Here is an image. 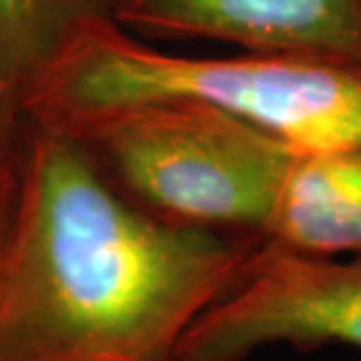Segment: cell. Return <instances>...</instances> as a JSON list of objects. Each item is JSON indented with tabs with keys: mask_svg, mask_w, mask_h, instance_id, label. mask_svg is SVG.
Wrapping results in <instances>:
<instances>
[{
	"mask_svg": "<svg viewBox=\"0 0 361 361\" xmlns=\"http://www.w3.org/2000/svg\"><path fill=\"white\" fill-rule=\"evenodd\" d=\"M61 137L153 219L261 243L289 161L287 142L211 104L155 99L111 109Z\"/></svg>",
	"mask_w": 361,
	"mask_h": 361,
	"instance_id": "3",
	"label": "cell"
},
{
	"mask_svg": "<svg viewBox=\"0 0 361 361\" xmlns=\"http://www.w3.org/2000/svg\"><path fill=\"white\" fill-rule=\"evenodd\" d=\"M331 343L361 349V255L315 257L257 243L237 283L185 331L175 361H247L269 345Z\"/></svg>",
	"mask_w": 361,
	"mask_h": 361,
	"instance_id": "4",
	"label": "cell"
},
{
	"mask_svg": "<svg viewBox=\"0 0 361 361\" xmlns=\"http://www.w3.org/2000/svg\"><path fill=\"white\" fill-rule=\"evenodd\" d=\"M99 16H109V0H0V85L13 103L52 49Z\"/></svg>",
	"mask_w": 361,
	"mask_h": 361,
	"instance_id": "7",
	"label": "cell"
},
{
	"mask_svg": "<svg viewBox=\"0 0 361 361\" xmlns=\"http://www.w3.org/2000/svg\"><path fill=\"white\" fill-rule=\"evenodd\" d=\"M109 18L149 42L209 40L361 63V0H109Z\"/></svg>",
	"mask_w": 361,
	"mask_h": 361,
	"instance_id": "5",
	"label": "cell"
},
{
	"mask_svg": "<svg viewBox=\"0 0 361 361\" xmlns=\"http://www.w3.org/2000/svg\"><path fill=\"white\" fill-rule=\"evenodd\" d=\"M261 243L315 257L361 255V151H295Z\"/></svg>",
	"mask_w": 361,
	"mask_h": 361,
	"instance_id": "6",
	"label": "cell"
},
{
	"mask_svg": "<svg viewBox=\"0 0 361 361\" xmlns=\"http://www.w3.org/2000/svg\"><path fill=\"white\" fill-rule=\"evenodd\" d=\"M25 163V123L16 106L0 111V251L6 243L20 195Z\"/></svg>",
	"mask_w": 361,
	"mask_h": 361,
	"instance_id": "8",
	"label": "cell"
},
{
	"mask_svg": "<svg viewBox=\"0 0 361 361\" xmlns=\"http://www.w3.org/2000/svg\"><path fill=\"white\" fill-rule=\"evenodd\" d=\"M255 245L145 215L71 139L25 125L0 251V361H175Z\"/></svg>",
	"mask_w": 361,
	"mask_h": 361,
	"instance_id": "1",
	"label": "cell"
},
{
	"mask_svg": "<svg viewBox=\"0 0 361 361\" xmlns=\"http://www.w3.org/2000/svg\"><path fill=\"white\" fill-rule=\"evenodd\" d=\"M187 99L295 151H361V63L313 52L191 56L161 51L109 16L75 26L14 97L26 127L61 135L125 104Z\"/></svg>",
	"mask_w": 361,
	"mask_h": 361,
	"instance_id": "2",
	"label": "cell"
},
{
	"mask_svg": "<svg viewBox=\"0 0 361 361\" xmlns=\"http://www.w3.org/2000/svg\"><path fill=\"white\" fill-rule=\"evenodd\" d=\"M11 104H14L13 99H11V94H8L6 89L0 85V111H2V109H6V106H11Z\"/></svg>",
	"mask_w": 361,
	"mask_h": 361,
	"instance_id": "9",
	"label": "cell"
}]
</instances>
